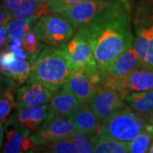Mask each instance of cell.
<instances>
[{
    "instance_id": "cell-1",
    "label": "cell",
    "mask_w": 153,
    "mask_h": 153,
    "mask_svg": "<svg viewBox=\"0 0 153 153\" xmlns=\"http://www.w3.org/2000/svg\"><path fill=\"white\" fill-rule=\"evenodd\" d=\"M131 13V8L122 7L76 30L88 40L101 76L118 55L133 46Z\"/></svg>"
},
{
    "instance_id": "cell-2",
    "label": "cell",
    "mask_w": 153,
    "mask_h": 153,
    "mask_svg": "<svg viewBox=\"0 0 153 153\" xmlns=\"http://www.w3.org/2000/svg\"><path fill=\"white\" fill-rule=\"evenodd\" d=\"M71 72L61 46H47L32 61L27 82L41 83L55 93L64 87Z\"/></svg>"
},
{
    "instance_id": "cell-3",
    "label": "cell",
    "mask_w": 153,
    "mask_h": 153,
    "mask_svg": "<svg viewBox=\"0 0 153 153\" xmlns=\"http://www.w3.org/2000/svg\"><path fill=\"white\" fill-rule=\"evenodd\" d=\"M148 123L147 117L140 114L126 103L101 123L100 134L117 140L129 142L145 130Z\"/></svg>"
},
{
    "instance_id": "cell-4",
    "label": "cell",
    "mask_w": 153,
    "mask_h": 153,
    "mask_svg": "<svg viewBox=\"0 0 153 153\" xmlns=\"http://www.w3.org/2000/svg\"><path fill=\"white\" fill-rule=\"evenodd\" d=\"M122 7L133 10V4L128 0H85L60 14L70 21L76 31Z\"/></svg>"
},
{
    "instance_id": "cell-5",
    "label": "cell",
    "mask_w": 153,
    "mask_h": 153,
    "mask_svg": "<svg viewBox=\"0 0 153 153\" xmlns=\"http://www.w3.org/2000/svg\"><path fill=\"white\" fill-rule=\"evenodd\" d=\"M32 31L42 43L48 46L60 47L73 37L75 29L61 14L49 13L38 18Z\"/></svg>"
},
{
    "instance_id": "cell-6",
    "label": "cell",
    "mask_w": 153,
    "mask_h": 153,
    "mask_svg": "<svg viewBox=\"0 0 153 153\" xmlns=\"http://www.w3.org/2000/svg\"><path fill=\"white\" fill-rule=\"evenodd\" d=\"M102 82L98 66H87L71 72L66 86L81 103H88Z\"/></svg>"
},
{
    "instance_id": "cell-7",
    "label": "cell",
    "mask_w": 153,
    "mask_h": 153,
    "mask_svg": "<svg viewBox=\"0 0 153 153\" xmlns=\"http://www.w3.org/2000/svg\"><path fill=\"white\" fill-rule=\"evenodd\" d=\"M76 131V127L69 117H49L30 138L36 146L67 139Z\"/></svg>"
},
{
    "instance_id": "cell-8",
    "label": "cell",
    "mask_w": 153,
    "mask_h": 153,
    "mask_svg": "<svg viewBox=\"0 0 153 153\" xmlns=\"http://www.w3.org/2000/svg\"><path fill=\"white\" fill-rule=\"evenodd\" d=\"M102 83L115 88L125 98L131 92L153 89V68L141 66L118 79H103Z\"/></svg>"
},
{
    "instance_id": "cell-9",
    "label": "cell",
    "mask_w": 153,
    "mask_h": 153,
    "mask_svg": "<svg viewBox=\"0 0 153 153\" xmlns=\"http://www.w3.org/2000/svg\"><path fill=\"white\" fill-rule=\"evenodd\" d=\"M101 123L126 104L125 98L113 88L101 82L97 91L88 103Z\"/></svg>"
},
{
    "instance_id": "cell-10",
    "label": "cell",
    "mask_w": 153,
    "mask_h": 153,
    "mask_svg": "<svg viewBox=\"0 0 153 153\" xmlns=\"http://www.w3.org/2000/svg\"><path fill=\"white\" fill-rule=\"evenodd\" d=\"M71 71L87 66H97L93 51L88 40L80 31H76L75 35L61 46Z\"/></svg>"
},
{
    "instance_id": "cell-11",
    "label": "cell",
    "mask_w": 153,
    "mask_h": 153,
    "mask_svg": "<svg viewBox=\"0 0 153 153\" xmlns=\"http://www.w3.org/2000/svg\"><path fill=\"white\" fill-rule=\"evenodd\" d=\"M49 117L50 107L49 104L16 107L14 114L9 117L6 123L17 126L32 134Z\"/></svg>"
},
{
    "instance_id": "cell-12",
    "label": "cell",
    "mask_w": 153,
    "mask_h": 153,
    "mask_svg": "<svg viewBox=\"0 0 153 153\" xmlns=\"http://www.w3.org/2000/svg\"><path fill=\"white\" fill-rule=\"evenodd\" d=\"M141 66H144L142 61L139 55H137L136 51L133 48V46H131L118 55L111 63L102 76V80L118 79Z\"/></svg>"
},
{
    "instance_id": "cell-13",
    "label": "cell",
    "mask_w": 153,
    "mask_h": 153,
    "mask_svg": "<svg viewBox=\"0 0 153 153\" xmlns=\"http://www.w3.org/2000/svg\"><path fill=\"white\" fill-rule=\"evenodd\" d=\"M27 82L26 85L17 89L16 107L36 106L49 103L54 94L51 89L38 82Z\"/></svg>"
},
{
    "instance_id": "cell-14",
    "label": "cell",
    "mask_w": 153,
    "mask_h": 153,
    "mask_svg": "<svg viewBox=\"0 0 153 153\" xmlns=\"http://www.w3.org/2000/svg\"><path fill=\"white\" fill-rule=\"evenodd\" d=\"M5 141L3 147V152L20 153L27 152L35 147L30 134L17 126L5 123Z\"/></svg>"
},
{
    "instance_id": "cell-15",
    "label": "cell",
    "mask_w": 153,
    "mask_h": 153,
    "mask_svg": "<svg viewBox=\"0 0 153 153\" xmlns=\"http://www.w3.org/2000/svg\"><path fill=\"white\" fill-rule=\"evenodd\" d=\"M80 103L76 96L64 85L61 89L54 93L49 100L50 117H70Z\"/></svg>"
},
{
    "instance_id": "cell-16",
    "label": "cell",
    "mask_w": 153,
    "mask_h": 153,
    "mask_svg": "<svg viewBox=\"0 0 153 153\" xmlns=\"http://www.w3.org/2000/svg\"><path fill=\"white\" fill-rule=\"evenodd\" d=\"M76 130L94 136L100 134L101 122L94 114L88 103H80L77 109L69 117Z\"/></svg>"
},
{
    "instance_id": "cell-17",
    "label": "cell",
    "mask_w": 153,
    "mask_h": 153,
    "mask_svg": "<svg viewBox=\"0 0 153 153\" xmlns=\"http://www.w3.org/2000/svg\"><path fill=\"white\" fill-rule=\"evenodd\" d=\"M125 102L140 114L148 117L153 113V89L131 92L126 95Z\"/></svg>"
},
{
    "instance_id": "cell-18",
    "label": "cell",
    "mask_w": 153,
    "mask_h": 153,
    "mask_svg": "<svg viewBox=\"0 0 153 153\" xmlns=\"http://www.w3.org/2000/svg\"><path fill=\"white\" fill-rule=\"evenodd\" d=\"M94 152L95 153H127L128 152V143L117 140L100 134L91 136Z\"/></svg>"
},
{
    "instance_id": "cell-19",
    "label": "cell",
    "mask_w": 153,
    "mask_h": 153,
    "mask_svg": "<svg viewBox=\"0 0 153 153\" xmlns=\"http://www.w3.org/2000/svg\"><path fill=\"white\" fill-rule=\"evenodd\" d=\"M47 0H24L22 4L11 13V19H27L33 16H38V18L48 13Z\"/></svg>"
},
{
    "instance_id": "cell-20",
    "label": "cell",
    "mask_w": 153,
    "mask_h": 153,
    "mask_svg": "<svg viewBox=\"0 0 153 153\" xmlns=\"http://www.w3.org/2000/svg\"><path fill=\"white\" fill-rule=\"evenodd\" d=\"M31 70L32 63L30 61L27 60V59L15 56L14 59L6 66L4 76L10 78L18 84H22L28 80Z\"/></svg>"
},
{
    "instance_id": "cell-21",
    "label": "cell",
    "mask_w": 153,
    "mask_h": 153,
    "mask_svg": "<svg viewBox=\"0 0 153 153\" xmlns=\"http://www.w3.org/2000/svg\"><path fill=\"white\" fill-rule=\"evenodd\" d=\"M38 20V16L27 18V19H11L5 24L9 43L11 40L18 38L22 40L24 36L32 30L34 24Z\"/></svg>"
},
{
    "instance_id": "cell-22",
    "label": "cell",
    "mask_w": 153,
    "mask_h": 153,
    "mask_svg": "<svg viewBox=\"0 0 153 153\" xmlns=\"http://www.w3.org/2000/svg\"><path fill=\"white\" fill-rule=\"evenodd\" d=\"M31 152L48 153H77L78 149L73 141L69 138L57 140L55 142L45 144L42 146H36Z\"/></svg>"
},
{
    "instance_id": "cell-23",
    "label": "cell",
    "mask_w": 153,
    "mask_h": 153,
    "mask_svg": "<svg viewBox=\"0 0 153 153\" xmlns=\"http://www.w3.org/2000/svg\"><path fill=\"white\" fill-rule=\"evenodd\" d=\"M153 140V123H149L145 130L128 143V152L146 153Z\"/></svg>"
},
{
    "instance_id": "cell-24",
    "label": "cell",
    "mask_w": 153,
    "mask_h": 153,
    "mask_svg": "<svg viewBox=\"0 0 153 153\" xmlns=\"http://www.w3.org/2000/svg\"><path fill=\"white\" fill-rule=\"evenodd\" d=\"M17 102L10 90L0 92V123H5L12 111L16 108Z\"/></svg>"
},
{
    "instance_id": "cell-25",
    "label": "cell",
    "mask_w": 153,
    "mask_h": 153,
    "mask_svg": "<svg viewBox=\"0 0 153 153\" xmlns=\"http://www.w3.org/2000/svg\"><path fill=\"white\" fill-rule=\"evenodd\" d=\"M39 39L36 36V34L33 33V31H29L25 36L22 38V47L23 49L26 50L28 54L30 55V60L31 63L37 56H38L44 47V45L39 43Z\"/></svg>"
},
{
    "instance_id": "cell-26",
    "label": "cell",
    "mask_w": 153,
    "mask_h": 153,
    "mask_svg": "<svg viewBox=\"0 0 153 153\" xmlns=\"http://www.w3.org/2000/svg\"><path fill=\"white\" fill-rule=\"evenodd\" d=\"M69 139L73 141L78 149V152L81 153L94 152L93 146L91 143V136L83 134L82 132L76 130Z\"/></svg>"
},
{
    "instance_id": "cell-27",
    "label": "cell",
    "mask_w": 153,
    "mask_h": 153,
    "mask_svg": "<svg viewBox=\"0 0 153 153\" xmlns=\"http://www.w3.org/2000/svg\"><path fill=\"white\" fill-rule=\"evenodd\" d=\"M85 0H47L48 13H62Z\"/></svg>"
},
{
    "instance_id": "cell-28",
    "label": "cell",
    "mask_w": 153,
    "mask_h": 153,
    "mask_svg": "<svg viewBox=\"0 0 153 153\" xmlns=\"http://www.w3.org/2000/svg\"><path fill=\"white\" fill-rule=\"evenodd\" d=\"M151 16H152V34L150 37L149 48H148L146 57L144 61V66L153 68V9L151 10Z\"/></svg>"
},
{
    "instance_id": "cell-29",
    "label": "cell",
    "mask_w": 153,
    "mask_h": 153,
    "mask_svg": "<svg viewBox=\"0 0 153 153\" xmlns=\"http://www.w3.org/2000/svg\"><path fill=\"white\" fill-rule=\"evenodd\" d=\"M23 1L24 0H3L2 10L10 17L11 13L21 5Z\"/></svg>"
},
{
    "instance_id": "cell-30",
    "label": "cell",
    "mask_w": 153,
    "mask_h": 153,
    "mask_svg": "<svg viewBox=\"0 0 153 153\" xmlns=\"http://www.w3.org/2000/svg\"><path fill=\"white\" fill-rule=\"evenodd\" d=\"M9 40H8V33L5 25L0 26V51L3 49H8Z\"/></svg>"
},
{
    "instance_id": "cell-31",
    "label": "cell",
    "mask_w": 153,
    "mask_h": 153,
    "mask_svg": "<svg viewBox=\"0 0 153 153\" xmlns=\"http://www.w3.org/2000/svg\"><path fill=\"white\" fill-rule=\"evenodd\" d=\"M134 7L142 9H153V0H137Z\"/></svg>"
},
{
    "instance_id": "cell-32",
    "label": "cell",
    "mask_w": 153,
    "mask_h": 153,
    "mask_svg": "<svg viewBox=\"0 0 153 153\" xmlns=\"http://www.w3.org/2000/svg\"><path fill=\"white\" fill-rule=\"evenodd\" d=\"M13 53H14V55L17 56V57H19V58H22V59H27V58H31L30 57V55L28 54L27 52L26 51H24L23 49L20 47V48H17L15 50H13Z\"/></svg>"
},
{
    "instance_id": "cell-33",
    "label": "cell",
    "mask_w": 153,
    "mask_h": 153,
    "mask_svg": "<svg viewBox=\"0 0 153 153\" xmlns=\"http://www.w3.org/2000/svg\"><path fill=\"white\" fill-rule=\"evenodd\" d=\"M10 21V17L2 9H0V26L5 25Z\"/></svg>"
},
{
    "instance_id": "cell-34",
    "label": "cell",
    "mask_w": 153,
    "mask_h": 153,
    "mask_svg": "<svg viewBox=\"0 0 153 153\" xmlns=\"http://www.w3.org/2000/svg\"><path fill=\"white\" fill-rule=\"evenodd\" d=\"M3 142H4V127H3V123H0V150L3 146Z\"/></svg>"
},
{
    "instance_id": "cell-35",
    "label": "cell",
    "mask_w": 153,
    "mask_h": 153,
    "mask_svg": "<svg viewBox=\"0 0 153 153\" xmlns=\"http://www.w3.org/2000/svg\"><path fill=\"white\" fill-rule=\"evenodd\" d=\"M147 152L153 153V140H152V143H151L150 146H149V149H148Z\"/></svg>"
},
{
    "instance_id": "cell-36",
    "label": "cell",
    "mask_w": 153,
    "mask_h": 153,
    "mask_svg": "<svg viewBox=\"0 0 153 153\" xmlns=\"http://www.w3.org/2000/svg\"><path fill=\"white\" fill-rule=\"evenodd\" d=\"M148 121H149V123H153V113L152 115H150V116H148Z\"/></svg>"
},
{
    "instance_id": "cell-37",
    "label": "cell",
    "mask_w": 153,
    "mask_h": 153,
    "mask_svg": "<svg viewBox=\"0 0 153 153\" xmlns=\"http://www.w3.org/2000/svg\"><path fill=\"white\" fill-rule=\"evenodd\" d=\"M7 78H9V77H7V76H4V77H2V76H0V81H3V80H5Z\"/></svg>"
},
{
    "instance_id": "cell-38",
    "label": "cell",
    "mask_w": 153,
    "mask_h": 153,
    "mask_svg": "<svg viewBox=\"0 0 153 153\" xmlns=\"http://www.w3.org/2000/svg\"><path fill=\"white\" fill-rule=\"evenodd\" d=\"M128 1H129V2H131L132 4H134V0H128Z\"/></svg>"
}]
</instances>
